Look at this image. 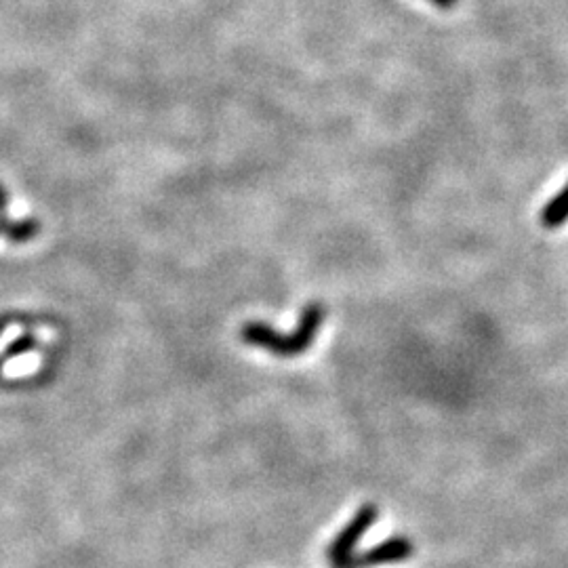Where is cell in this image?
I'll use <instances>...</instances> for the list:
<instances>
[{"instance_id":"8992f818","label":"cell","mask_w":568,"mask_h":568,"mask_svg":"<svg viewBox=\"0 0 568 568\" xmlns=\"http://www.w3.org/2000/svg\"><path fill=\"white\" fill-rule=\"evenodd\" d=\"M430 3L440 9H453L457 5V0H430Z\"/></svg>"},{"instance_id":"ba28073f","label":"cell","mask_w":568,"mask_h":568,"mask_svg":"<svg viewBox=\"0 0 568 568\" xmlns=\"http://www.w3.org/2000/svg\"><path fill=\"white\" fill-rule=\"evenodd\" d=\"M9 327V320H5V318H0V333H3L5 329Z\"/></svg>"},{"instance_id":"3957f363","label":"cell","mask_w":568,"mask_h":568,"mask_svg":"<svg viewBox=\"0 0 568 568\" xmlns=\"http://www.w3.org/2000/svg\"><path fill=\"white\" fill-rule=\"evenodd\" d=\"M415 554V545L409 537H390L381 541L379 545L371 547V550L362 554H352L350 558L343 560L335 568H373V566H383V564H396L409 560Z\"/></svg>"},{"instance_id":"7a4b0ae2","label":"cell","mask_w":568,"mask_h":568,"mask_svg":"<svg viewBox=\"0 0 568 568\" xmlns=\"http://www.w3.org/2000/svg\"><path fill=\"white\" fill-rule=\"evenodd\" d=\"M377 518H379L377 505L367 503L360 507L346 526H343V529L337 533V537L333 539V543L329 545V552H327L333 568L354 554V547L360 543L364 535L371 531V526L377 522Z\"/></svg>"},{"instance_id":"6da1fadb","label":"cell","mask_w":568,"mask_h":568,"mask_svg":"<svg viewBox=\"0 0 568 568\" xmlns=\"http://www.w3.org/2000/svg\"><path fill=\"white\" fill-rule=\"evenodd\" d=\"M322 320L324 308L320 303H310L301 312L299 324L293 333H278L276 329L268 327L266 322H247L240 331V337L247 346L268 350L278 358H297L312 348Z\"/></svg>"},{"instance_id":"277c9868","label":"cell","mask_w":568,"mask_h":568,"mask_svg":"<svg viewBox=\"0 0 568 568\" xmlns=\"http://www.w3.org/2000/svg\"><path fill=\"white\" fill-rule=\"evenodd\" d=\"M539 221L547 230H556L568 221V184L543 207Z\"/></svg>"},{"instance_id":"5b68a950","label":"cell","mask_w":568,"mask_h":568,"mask_svg":"<svg viewBox=\"0 0 568 568\" xmlns=\"http://www.w3.org/2000/svg\"><path fill=\"white\" fill-rule=\"evenodd\" d=\"M34 346H36V339H34L32 335L19 337L17 341H13L11 346L5 350V354L0 356V364H5V362H9V360H13V358H17V356H22V354L30 352Z\"/></svg>"},{"instance_id":"52a82bcc","label":"cell","mask_w":568,"mask_h":568,"mask_svg":"<svg viewBox=\"0 0 568 568\" xmlns=\"http://www.w3.org/2000/svg\"><path fill=\"white\" fill-rule=\"evenodd\" d=\"M7 205H9V192L0 186V213L7 209Z\"/></svg>"}]
</instances>
